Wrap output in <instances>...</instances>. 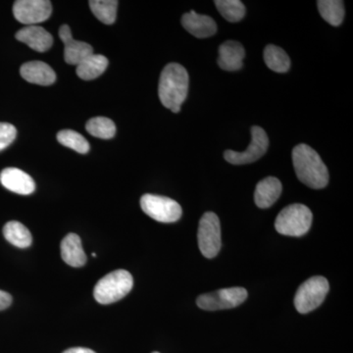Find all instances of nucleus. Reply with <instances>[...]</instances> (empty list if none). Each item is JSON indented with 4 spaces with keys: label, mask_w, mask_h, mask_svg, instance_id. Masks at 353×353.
Returning a JSON list of instances; mask_svg holds the SVG:
<instances>
[{
    "label": "nucleus",
    "mask_w": 353,
    "mask_h": 353,
    "mask_svg": "<svg viewBox=\"0 0 353 353\" xmlns=\"http://www.w3.org/2000/svg\"><path fill=\"white\" fill-rule=\"evenodd\" d=\"M292 164L299 180L311 189L320 190L328 185V169L310 146L296 145L292 150Z\"/></svg>",
    "instance_id": "f257e3e1"
},
{
    "label": "nucleus",
    "mask_w": 353,
    "mask_h": 353,
    "mask_svg": "<svg viewBox=\"0 0 353 353\" xmlns=\"http://www.w3.org/2000/svg\"><path fill=\"white\" fill-rule=\"evenodd\" d=\"M189 74L182 65H166L160 76L158 94L165 108L179 113L189 92Z\"/></svg>",
    "instance_id": "f03ea898"
},
{
    "label": "nucleus",
    "mask_w": 353,
    "mask_h": 353,
    "mask_svg": "<svg viewBox=\"0 0 353 353\" xmlns=\"http://www.w3.org/2000/svg\"><path fill=\"white\" fill-rule=\"evenodd\" d=\"M132 276L126 270L111 272L95 285L94 296L101 304H110L120 301L132 289Z\"/></svg>",
    "instance_id": "7ed1b4c3"
},
{
    "label": "nucleus",
    "mask_w": 353,
    "mask_h": 353,
    "mask_svg": "<svg viewBox=\"0 0 353 353\" xmlns=\"http://www.w3.org/2000/svg\"><path fill=\"white\" fill-rule=\"evenodd\" d=\"M312 212L303 204H292L279 213L275 228L279 234L301 236L307 233L312 224Z\"/></svg>",
    "instance_id": "20e7f679"
},
{
    "label": "nucleus",
    "mask_w": 353,
    "mask_h": 353,
    "mask_svg": "<svg viewBox=\"0 0 353 353\" xmlns=\"http://www.w3.org/2000/svg\"><path fill=\"white\" fill-rule=\"evenodd\" d=\"M330 290L328 280L321 276L308 279L297 290L294 306L301 314L311 312L319 307L326 299Z\"/></svg>",
    "instance_id": "39448f33"
},
{
    "label": "nucleus",
    "mask_w": 353,
    "mask_h": 353,
    "mask_svg": "<svg viewBox=\"0 0 353 353\" xmlns=\"http://www.w3.org/2000/svg\"><path fill=\"white\" fill-rule=\"evenodd\" d=\"M199 250L206 259L217 256L222 245L221 240L220 220L213 212H206L199 221Z\"/></svg>",
    "instance_id": "423d86ee"
},
{
    "label": "nucleus",
    "mask_w": 353,
    "mask_h": 353,
    "mask_svg": "<svg viewBox=\"0 0 353 353\" xmlns=\"http://www.w3.org/2000/svg\"><path fill=\"white\" fill-rule=\"evenodd\" d=\"M141 208L146 215L161 223L176 222L182 217V208L169 197L145 194L141 199Z\"/></svg>",
    "instance_id": "0eeeda50"
},
{
    "label": "nucleus",
    "mask_w": 353,
    "mask_h": 353,
    "mask_svg": "<svg viewBox=\"0 0 353 353\" xmlns=\"http://www.w3.org/2000/svg\"><path fill=\"white\" fill-rule=\"evenodd\" d=\"M248 297V290L243 288H228L197 297L196 303L203 310L215 311L241 305Z\"/></svg>",
    "instance_id": "6e6552de"
},
{
    "label": "nucleus",
    "mask_w": 353,
    "mask_h": 353,
    "mask_svg": "<svg viewBox=\"0 0 353 353\" xmlns=\"http://www.w3.org/2000/svg\"><path fill=\"white\" fill-rule=\"evenodd\" d=\"M269 148V139L266 132L262 128H252V141L246 150L243 152L226 150L224 158L227 162L234 165H245L253 163L260 159Z\"/></svg>",
    "instance_id": "1a4fd4ad"
},
{
    "label": "nucleus",
    "mask_w": 353,
    "mask_h": 353,
    "mask_svg": "<svg viewBox=\"0 0 353 353\" xmlns=\"http://www.w3.org/2000/svg\"><path fill=\"white\" fill-rule=\"evenodd\" d=\"M51 2L48 0H18L13 6L14 17L18 22L36 26L50 17Z\"/></svg>",
    "instance_id": "9d476101"
},
{
    "label": "nucleus",
    "mask_w": 353,
    "mask_h": 353,
    "mask_svg": "<svg viewBox=\"0 0 353 353\" xmlns=\"http://www.w3.org/2000/svg\"><path fill=\"white\" fill-rule=\"evenodd\" d=\"M59 37L64 43V59L67 63L78 66L85 58L94 54V50L90 44L73 38L68 25L61 26Z\"/></svg>",
    "instance_id": "9b49d317"
},
{
    "label": "nucleus",
    "mask_w": 353,
    "mask_h": 353,
    "mask_svg": "<svg viewBox=\"0 0 353 353\" xmlns=\"http://www.w3.org/2000/svg\"><path fill=\"white\" fill-rule=\"evenodd\" d=\"M0 183L6 189L15 194L28 196L36 190L31 176L18 168H6L0 173Z\"/></svg>",
    "instance_id": "f8f14e48"
},
{
    "label": "nucleus",
    "mask_w": 353,
    "mask_h": 353,
    "mask_svg": "<svg viewBox=\"0 0 353 353\" xmlns=\"http://www.w3.org/2000/svg\"><path fill=\"white\" fill-rule=\"evenodd\" d=\"M245 50L238 41H228L219 46L218 65L224 71L234 72L243 68Z\"/></svg>",
    "instance_id": "ddd939ff"
},
{
    "label": "nucleus",
    "mask_w": 353,
    "mask_h": 353,
    "mask_svg": "<svg viewBox=\"0 0 353 353\" xmlns=\"http://www.w3.org/2000/svg\"><path fill=\"white\" fill-rule=\"evenodd\" d=\"M16 39L38 52H44L50 50L53 43L52 36L39 26H28L23 28L16 34Z\"/></svg>",
    "instance_id": "4468645a"
},
{
    "label": "nucleus",
    "mask_w": 353,
    "mask_h": 353,
    "mask_svg": "<svg viewBox=\"0 0 353 353\" xmlns=\"http://www.w3.org/2000/svg\"><path fill=\"white\" fill-rule=\"evenodd\" d=\"M182 25L190 34L197 39L209 38L217 32V25L212 18L206 15H199L194 11L183 14Z\"/></svg>",
    "instance_id": "2eb2a0df"
},
{
    "label": "nucleus",
    "mask_w": 353,
    "mask_h": 353,
    "mask_svg": "<svg viewBox=\"0 0 353 353\" xmlns=\"http://www.w3.org/2000/svg\"><path fill=\"white\" fill-rule=\"evenodd\" d=\"M282 183L275 176H267L257 183L254 192L255 204L259 208H269L278 201L282 194Z\"/></svg>",
    "instance_id": "dca6fc26"
},
{
    "label": "nucleus",
    "mask_w": 353,
    "mask_h": 353,
    "mask_svg": "<svg viewBox=\"0 0 353 353\" xmlns=\"http://www.w3.org/2000/svg\"><path fill=\"white\" fill-rule=\"evenodd\" d=\"M21 76L27 82L39 85H50L57 81V74L50 65L41 61H31L23 64Z\"/></svg>",
    "instance_id": "f3484780"
},
{
    "label": "nucleus",
    "mask_w": 353,
    "mask_h": 353,
    "mask_svg": "<svg viewBox=\"0 0 353 353\" xmlns=\"http://www.w3.org/2000/svg\"><path fill=\"white\" fill-rule=\"evenodd\" d=\"M61 257L65 263L72 267H82L87 262L82 241L76 234H69L61 241Z\"/></svg>",
    "instance_id": "a211bd4d"
},
{
    "label": "nucleus",
    "mask_w": 353,
    "mask_h": 353,
    "mask_svg": "<svg viewBox=\"0 0 353 353\" xmlns=\"http://www.w3.org/2000/svg\"><path fill=\"white\" fill-rule=\"evenodd\" d=\"M108 66V58L94 53L77 66V75L82 80H94L105 72Z\"/></svg>",
    "instance_id": "6ab92c4d"
},
{
    "label": "nucleus",
    "mask_w": 353,
    "mask_h": 353,
    "mask_svg": "<svg viewBox=\"0 0 353 353\" xmlns=\"http://www.w3.org/2000/svg\"><path fill=\"white\" fill-rule=\"evenodd\" d=\"M3 234L8 243L19 248H29L32 243L29 229L17 221L6 223L3 228Z\"/></svg>",
    "instance_id": "aec40b11"
},
{
    "label": "nucleus",
    "mask_w": 353,
    "mask_h": 353,
    "mask_svg": "<svg viewBox=\"0 0 353 353\" xmlns=\"http://www.w3.org/2000/svg\"><path fill=\"white\" fill-rule=\"evenodd\" d=\"M264 61L267 67L277 73H287L290 68L289 55L283 48L269 44L264 50Z\"/></svg>",
    "instance_id": "412c9836"
},
{
    "label": "nucleus",
    "mask_w": 353,
    "mask_h": 353,
    "mask_svg": "<svg viewBox=\"0 0 353 353\" xmlns=\"http://www.w3.org/2000/svg\"><path fill=\"white\" fill-rule=\"evenodd\" d=\"M318 9L323 19L330 25L338 27L343 23L345 18V6L340 0H319L317 2Z\"/></svg>",
    "instance_id": "4be33fe9"
},
{
    "label": "nucleus",
    "mask_w": 353,
    "mask_h": 353,
    "mask_svg": "<svg viewBox=\"0 0 353 353\" xmlns=\"http://www.w3.org/2000/svg\"><path fill=\"white\" fill-rule=\"evenodd\" d=\"M88 4L95 17L103 24L111 25L115 22L119 2L116 0H90Z\"/></svg>",
    "instance_id": "5701e85b"
},
{
    "label": "nucleus",
    "mask_w": 353,
    "mask_h": 353,
    "mask_svg": "<svg viewBox=\"0 0 353 353\" xmlns=\"http://www.w3.org/2000/svg\"><path fill=\"white\" fill-rule=\"evenodd\" d=\"M215 6L221 15L229 22H240L245 16V7L240 0H217Z\"/></svg>",
    "instance_id": "b1692460"
},
{
    "label": "nucleus",
    "mask_w": 353,
    "mask_h": 353,
    "mask_svg": "<svg viewBox=\"0 0 353 353\" xmlns=\"http://www.w3.org/2000/svg\"><path fill=\"white\" fill-rule=\"evenodd\" d=\"M85 129L92 136L99 139H112L116 134L115 124L106 117H95L88 120Z\"/></svg>",
    "instance_id": "393cba45"
},
{
    "label": "nucleus",
    "mask_w": 353,
    "mask_h": 353,
    "mask_svg": "<svg viewBox=\"0 0 353 353\" xmlns=\"http://www.w3.org/2000/svg\"><path fill=\"white\" fill-rule=\"evenodd\" d=\"M57 139L62 145L71 148L79 153H88L90 152V143L82 134L73 130H63L57 134Z\"/></svg>",
    "instance_id": "a878e982"
},
{
    "label": "nucleus",
    "mask_w": 353,
    "mask_h": 353,
    "mask_svg": "<svg viewBox=\"0 0 353 353\" xmlns=\"http://www.w3.org/2000/svg\"><path fill=\"white\" fill-rule=\"evenodd\" d=\"M17 136V130L9 123H0V152L8 148Z\"/></svg>",
    "instance_id": "bb28decb"
},
{
    "label": "nucleus",
    "mask_w": 353,
    "mask_h": 353,
    "mask_svg": "<svg viewBox=\"0 0 353 353\" xmlns=\"http://www.w3.org/2000/svg\"><path fill=\"white\" fill-rule=\"evenodd\" d=\"M12 303V296L8 292L0 290V310L8 308Z\"/></svg>",
    "instance_id": "cd10ccee"
},
{
    "label": "nucleus",
    "mask_w": 353,
    "mask_h": 353,
    "mask_svg": "<svg viewBox=\"0 0 353 353\" xmlns=\"http://www.w3.org/2000/svg\"><path fill=\"white\" fill-rule=\"evenodd\" d=\"M63 353H97L94 350H90V348L85 347H73L69 348V350H65Z\"/></svg>",
    "instance_id": "c85d7f7f"
},
{
    "label": "nucleus",
    "mask_w": 353,
    "mask_h": 353,
    "mask_svg": "<svg viewBox=\"0 0 353 353\" xmlns=\"http://www.w3.org/2000/svg\"><path fill=\"white\" fill-rule=\"evenodd\" d=\"M152 353H159V352H152Z\"/></svg>",
    "instance_id": "c756f323"
}]
</instances>
